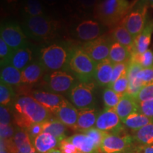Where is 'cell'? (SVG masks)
Wrapping results in <instances>:
<instances>
[{
  "label": "cell",
  "mask_w": 153,
  "mask_h": 153,
  "mask_svg": "<svg viewBox=\"0 0 153 153\" xmlns=\"http://www.w3.org/2000/svg\"><path fill=\"white\" fill-rule=\"evenodd\" d=\"M137 78L145 85L153 82V67L149 68H143L137 74Z\"/></svg>",
  "instance_id": "obj_42"
},
{
  "label": "cell",
  "mask_w": 153,
  "mask_h": 153,
  "mask_svg": "<svg viewBox=\"0 0 153 153\" xmlns=\"http://www.w3.org/2000/svg\"><path fill=\"white\" fill-rule=\"evenodd\" d=\"M106 30V26L99 22L85 20L76 26L75 33L78 39L82 41L89 42L102 36Z\"/></svg>",
  "instance_id": "obj_13"
},
{
  "label": "cell",
  "mask_w": 153,
  "mask_h": 153,
  "mask_svg": "<svg viewBox=\"0 0 153 153\" xmlns=\"http://www.w3.org/2000/svg\"><path fill=\"white\" fill-rule=\"evenodd\" d=\"M68 128L57 118H50L43 123V132L50 133L60 141L67 138Z\"/></svg>",
  "instance_id": "obj_26"
},
{
  "label": "cell",
  "mask_w": 153,
  "mask_h": 153,
  "mask_svg": "<svg viewBox=\"0 0 153 153\" xmlns=\"http://www.w3.org/2000/svg\"><path fill=\"white\" fill-rule=\"evenodd\" d=\"M95 127L108 133H120L125 129L116 109L106 108L99 114Z\"/></svg>",
  "instance_id": "obj_12"
},
{
  "label": "cell",
  "mask_w": 153,
  "mask_h": 153,
  "mask_svg": "<svg viewBox=\"0 0 153 153\" xmlns=\"http://www.w3.org/2000/svg\"><path fill=\"white\" fill-rule=\"evenodd\" d=\"M135 99L137 103L153 99V82L143 86Z\"/></svg>",
  "instance_id": "obj_38"
},
{
  "label": "cell",
  "mask_w": 153,
  "mask_h": 153,
  "mask_svg": "<svg viewBox=\"0 0 153 153\" xmlns=\"http://www.w3.org/2000/svg\"><path fill=\"white\" fill-rule=\"evenodd\" d=\"M145 1L148 3L149 5L153 7V0H145Z\"/></svg>",
  "instance_id": "obj_50"
},
{
  "label": "cell",
  "mask_w": 153,
  "mask_h": 153,
  "mask_svg": "<svg viewBox=\"0 0 153 153\" xmlns=\"http://www.w3.org/2000/svg\"><path fill=\"white\" fill-rule=\"evenodd\" d=\"M143 68L137 61L131 60L127 72V76L129 79V87L127 93L135 98L143 86H145L144 84L137 78V74Z\"/></svg>",
  "instance_id": "obj_18"
},
{
  "label": "cell",
  "mask_w": 153,
  "mask_h": 153,
  "mask_svg": "<svg viewBox=\"0 0 153 153\" xmlns=\"http://www.w3.org/2000/svg\"><path fill=\"white\" fill-rule=\"evenodd\" d=\"M45 72L46 70L40 61L32 62L22 71V84L32 85L39 82L44 77Z\"/></svg>",
  "instance_id": "obj_16"
},
{
  "label": "cell",
  "mask_w": 153,
  "mask_h": 153,
  "mask_svg": "<svg viewBox=\"0 0 153 153\" xmlns=\"http://www.w3.org/2000/svg\"><path fill=\"white\" fill-rule=\"evenodd\" d=\"M67 139L82 153H99L100 152L96 148L93 140L83 133H75L72 136L67 137Z\"/></svg>",
  "instance_id": "obj_23"
},
{
  "label": "cell",
  "mask_w": 153,
  "mask_h": 153,
  "mask_svg": "<svg viewBox=\"0 0 153 153\" xmlns=\"http://www.w3.org/2000/svg\"><path fill=\"white\" fill-rule=\"evenodd\" d=\"M78 114L79 109H77L70 101L65 99L55 116H56L57 119L60 120L67 127L75 131Z\"/></svg>",
  "instance_id": "obj_15"
},
{
  "label": "cell",
  "mask_w": 153,
  "mask_h": 153,
  "mask_svg": "<svg viewBox=\"0 0 153 153\" xmlns=\"http://www.w3.org/2000/svg\"><path fill=\"white\" fill-rule=\"evenodd\" d=\"M112 38L114 41L118 42L128 50L131 53L132 56L135 54V38L122 23L114 27L112 31Z\"/></svg>",
  "instance_id": "obj_17"
},
{
  "label": "cell",
  "mask_w": 153,
  "mask_h": 153,
  "mask_svg": "<svg viewBox=\"0 0 153 153\" xmlns=\"http://www.w3.org/2000/svg\"><path fill=\"white\" fill-rule=\"evenodd\" d=\"M99 113L94 108L79 109L75 131L82 132L95 127Z\"/></svg>",
  "instance_id": "obj_19"
},
{
  "label": "cell",
  "mask_w": 153,
  "mask_h": 153,
  "mask_svg": "<svg viewBox=\"0 0 153 153\" xmlns=\"http://www.w3.org/2000/svg\"><path fill=\"white\" fill-rule=\"evenodd\" d=\"M123 123L125 127L131 130L133 132L141 128L143 126L153 123V119L136 111L128 116L123 120Z\"/></svg>",
  "instance_id": "obj_29"
},
{
  "label": "cell",
  "mask_w": 153,
  "mask_h": 153,
  "mask_svg": "<svg viewBox=\"0 0 153 153\" xmlns=\"http://www.w3.org/2000/svg\"><path fill=\"white\" fill-rule=\"evenodd\" d=\"M114 65L109 59L97 63L94 78L99 86L104 87L110 85L112 78Z\"/></svg>",
  "instance_id": "obj_20"
},
{
  "label": "cell",
  "mask_w": 153,
  "mask_h": 153,
  "mask_svg": "<svg viewBox=\"0 0 153 153\" xmlns=\"http://www.w3.org/2000/svg\"><path fill=\"white\" fill-rule=\"evenodd\" d=\"M108 59L114 64L130 62L132 59V54L123 45H120L118 42L114 41L111 46Z\"/></svg>",
  "instance_id": "obj_28"
},
{
  "label": "cell",
  "mask_w": 153,
  "mask_h": 153,
  "mask_svg": "<svg viewBox=\"0 0 153 153\" xmlns=\"http://www.w3.org/2000/svg\"><path fill=\"white\" fill-rule=\"evenodd\" d=\"M153 34V19L148 21L141 33L135 38V54L140 55L149 49Z\"/></svg>",
  "instance_id": "obj_25"
},
{
  "label": "cell",
  "mask_w": 153,
  "mask_h": 153,
  "mask_svg": "<svg viewBox=\"0 0 153 153\" xmlns=\"http://www.w3.org/2000/svg\"><path fill=\"white\" fill-rule=\"evenodd\" d=\"M96 63L82 48L72 50L68 68L75 74L80 82H89L94 76Z\"/></svg>",
  "instance_id": "obj_5"
},
{
  "label": "cell",
  "mask_w": 153,
  "mask_h": 153,
  "mask_svg": "<svg viewBox=\"0 0 153 153\" xmlns=\"http://www.w3.org/2000/svg\"><path fill=\"white\" fill-rule=\"evenodd\" d=\"M48 91L59 94H68L76 84L75 77L65 70L50 72L43 77Z\"/></svg>",
  "instance_id": "obj_9"
},
{
  "label": "cell",
  "mask_w": 153,
  "mask_h": 153,
  "mask_svg": "<svg viewBox=\"0 0 153 153\" xmlns=\"http://www.w3.org/2000/svg\"><path fill=\"white\" fill-rule=\"evenodd\" d=\"M114 39L103 35L94 41L86 42L81 48L85 51L96 63L109 58L110 49Z\"/></svg>",
  "instance_id": "obj_11"
},
{
  "label": "cell",
  "mask_w": 153,
  "mask_h": 153,
  "mask_svg": "<svg viewBox=\"0 0 153 153\" xmlns=\"http://www.w3.org/2000/svg\"><path fill=\"white\" fill-rule=\"evenodd\" d=\"M30 97L54 115L59 110L65 99L62 94L45 91H33L30 94Z\"/></svg>",
  "instance_id": "obj_14"
},
{
  "label": "cell",
  "mask_w": 153,
  "mask_h": 153,
  "mask_svg": "<svg viewBox=\"0 0 153 153\" xmlns=\"http://www.w3.org/2000/svg\"><path fill=\"white\" fill-rule=\"evenodd\" d=\"M12 106L14 123L21 128L27 129L33 124L43 123L53 115L30 96L18 97Z\"/></svg>",
  "instance_id": "obj_1"
},
{
  "label": "cell",
  "mask_w": 153,
  "mask_h": 153,
  "mask_svg": "<svg viewBox=\"0 0 153 153\" xmlns=\"http://www.w3.org/2000/svg\"><path fill=\"white\" fill-rule=\"evenodd\" d=\"M59 148L62 153H82L67 138L61 141Z\"/></svg>",
  "instance_id": "obj_44"
},
{
  "label": "cell",
  "mask_w": 153,
  "mask_h": 153,
  "mask_svg": "<svg viewBox=\"0 0 153 153\" xmlns=\"http://www.w3.org/2000/svg\"><path fill=\"white\" fill-rule=\"evenodd\" d=\"M50 1H54V0H50Z\"/></svg>",
  "instance_id": "obj_54"
},
{
  "label": "cell",
  "mask_w": 153,
  "mask_h": 153,
  "mask_svg": "<svg viewBox=\"0 0 153 153\" xmlns=\"http://www.w3.org/2000/svg\"><path fill=\"white\" fill-rule=\"evenodd\" d=\"M81 4L85 7H95L98 0H79Z\"/></svg>",
  "instance_id": "obj_47"
},
{
  "label": "cell",
  "mask_w": 153,
  "mask_h": 153,
  "mask_svg": "<svg viewBox=\"0 0 153 153\" xmlns=\"http://www.w3.org/2000/svg\"><path fill=\"white\" fill-rule=\"evenodd\" d=\"M72 51L61 44H52L44 47L40 52L39 61L46 71L54 72L68 68Z\"/></svg>",
  "instance_id": "obj_4"
},
{
  "label": "cell",
  "mask_w": 153,
  "mask_h": 153,
  "mask_svg": "<svg viewBox=\"0 0 153 153\" xmlns=\"http://www.w3.org/2000/svg\"><path fill=\"white\" fill-rule=\"evenodd\" d=\"M135 148H136V147H135ZM135 149H134V150H131V151H129V152H125V153H138L137 152L136 150H135Z\"/></svg>",
  "instance_id": "obj_51"
},
{
  "label": "cell",
  "mask_w": 153,
  "mask_h": 153,
  "mask_svg": "<svg viewBox=\"0 0 153 153\" xmlns=\"http://www.w3.org/2000/svg\"><path fill=\"white\" fill-rule=\"evenodd\" d=\"M33 53L29 48L24 47L14 51L11 55L9 64L22 71L30 63L32 62Z\"/></svg>",
  "instance_id": "obj_24"
},
{
  "label": "cell",
  "mask_w": 153,
  "mask_h": 153,
  "mask_svg": "<svg viewBox=\"0 0 153 153\" xmlns=\"http://www.w3.org/2000/svg\"><path fill=\"white\" fill-rule=\"evenodd\" d=\"M1 81L11 86H19L22 84V71L11 65L6 64L1 66Z\"/></svg>",
  "instance_id": "obj_27"
},
{
  "label": "cell",
  "mask_w": 153,
  "mask_h": 153,
  "mask_svg": "<svg viewBox=\"0 0 153 153\" xmlns=\"http://www.w3.org/2000/svg\"><path fill=\"white\" fill-rule=\"evenodd\" d=\"M0 38L3 40L13 51L27 47L28 36L18 24L12 22L1 23Z\"/></svg>",
  "instance_id": "obj_10"
},
{
  "label": "cell",
  "mask_w": 153,
  "mask_h": 153,
  "mask_svg": "<svg viewBox=\"0 0 153 153\" xmlns=\"http://www.w3.org/2000/svg\"><path fill=\"white\" fill-rule=\"evenodd\" d=\"M99 153H104V152H99Z\"/></svg>",
  "instance_id": "obj_53"
},
{
  "label": "cell",
  "mask_w": 153,
  "mask_h": 153,
  "mask_svg": "<svg viewBox=\"0 0 153 153\" xmlns=\"http://www.w3.org/2000/svg\"><path fill=\"white\" fill-rule=\"evenodd\" d=\"M7 2L9 3H14V2H16L17 0H7Z\"/></svg>",
  "instance_id": "obj_52"
},
{
  "label": "cell",
  "mask_w": 153,
  "mask_h": 153,
  "mask_svg": "<svg viewBox=\"0 0 153 153\" xmlns=\"http://www.w3.org/2000/svg\"><path fill=\"white\" fill-rule=\"evenodd\" d=\"M131 60L137 61L143 68H149L153 67V51L148 49L140 55H134Z\"/></svg>",
  "instance_id": "obj_34"
},
{
  "label": "cell",
  "mask_w": 153,
  "mask_h": 153,
  "mask_svg": "<svg viewBox=\"0 0 153 153\" xmlns=\"http://www.w3.org/2000/svg\"><path fill=\"white\" fill-rule=\"evenodd\" d=\"M26 130L27 131L28 135H29L30 138L31 139L32 142H33L34 139L38 136L40 134L43 133V123L33 124Z\"/></svg>",
  "instance_id": "obj_45"
},
{
  "label": "cell",
  "mask_w": 153,
  "mask_h": 153,
  "mask_svg": "<svg viewBox=\"0 0 153 153\" xmlns=\"http://www.w3.org/2000/svg\"><path fill=\"white\" fill-rule=\"evenodd\" d=\"M82 133H85L87 136L90 137L93 140L96 145V148L98 149L99 151H100V147L103 140L108 134V133H106V132L101 131V130L97 128L96 127H93L90 129H88L87 131L82 132Z\"/></svg>",
  "instance_id": "obj_35"
},
{
  "label": "cell",
  "mask_w": 153,
  "mask_h": 153,
  "mask_svg": "<svg viewBox=\"0 0 153 153\" xmlns=\"http://www.w3.org/2000/svg\"><path fill=\"white\" fill-rule=\"evenodd\" d=\"M11 114L10 109L8 106L1 105L0 106V125H10L11 124Z\"/></svg>",
  "instance_id": "obj_43"
},
{
  "label": "cell",
  "mask_w": 153,
  "mask_h": 153,
  "mask_svg": "<svg viewBox=\"0 0 153 153\" xmlns=\"http://www.w3.org/2000/svg\"><path fill=\"white\" fill-rule=\"evenodd\" d=\"M132 6L128 0H98L94 7V14L106 27H116L122 23Z\"/></svg>",
  "instance_id": "obj_2"
},
{
  "label": "cell",
  "mask_w": 153,
  "mask_h": 153,
  "mask_svg": "<svg viewBox=\"0 0 153 153\" xmlns=\"http://www.w3.org/2000/svg\"><path fill=\"white\" fill-rule=\"evenodd\" d=\"M14 91L12 86L4 82H0V104L2 106H8L14 101Z\"/></svg>",
  "instance_id": "obj_32"
},
{
  "label": "cell",
  "mask_w": 153,
  "mask_h": 153,
  "mask_svg": "<svg viewBox=\"0 0 153 153\" xmlns=\"http://www.w3.org/2000/svg\"><path fill=\"white\" fill-rule=\"evenodd\" d=\"M0 153H10L9 151L6 148L4 143L1 140V149H0Z\"/></svg>",
  "instance_id": "obj_48"
},
{
  "label": "cell",
  "mask_w": 153,
  "mask_h": 153,
  "mask_svg": "<svg viewBox=\"0 0 153 153\" xmlns=\"http://www.w3.org/2000/svg\"><path fill=\"white\" fill-rule=\"evenodd\" d=\"M61 141L50 133H42L34 139L33 145L38 153H47L59 148Z\"/></svg>",
  "instance_id": "obj_22"
},
{
  "label": "cell",
  "mask_w": 153,
  "mask_h": 153,
  "mask_svg": "<svg viewBox=\"0 0 153 153\" xmlns=\"http://www.w3.org/2000/svg\"><path fill=\"white\" fill-rule=\"evenodd\" d=\"M47 153H62V152L60 150V149L55 148V149H53L52 150L49 151V152Z\"/></svg>",
  "instance_id": "obj_49"
},
{
  "label": "cell",
  "mask_w": 153,
  "mask_h": 153,
  "mask_svg": "<svg viewBox=\"0 0 153 153\" xmlns=\"http://www.w3.org/2000/svg\"><path fill=\"white\" fill-rule=\"evenodd\" d=\"M135 150L138 153H153V145H136Z\"/></svg>",
  "instance_id": "obj_46"
},
{
  "label": "cell",
  "mask_w": 153,
  "mask_h": 153,
  "mask_svg": "<svg viewBox=\"0 0 153 153\" xmlns=\"http://www.w3.org/2000/svg\"><path fill=\"white\" fill-rule=\"evenodd\" d=\"M58 27V23L46 15L25 17L23 22V28L27 36L37 41L53 39Z\"/></svg>",
  "instance_id": "obj_3"
},
{
  "label": "cell",
  "mask_w": 153,
  "mask_h": 153,
  "mask_svg": "<svg viewBox=\"0 0 153 153\" xmlns=\"http://www.w3.org/2000/svg\"><path fill=\"white\" fill-rule=\"evenodd\" d=\"M137 112L153 119V99L137 103Z\"/></svg>",
  "instance_id": "obj_40"
},
{
  "label": "cell",
  "mask_w": 153,
  "mask_h": 153,
  "mask_svg": "<svg viewBox=\"0 0 153 153\" xmlns=\"http://www.w3.org/2000/svg\"><path fill=\"white\" fill-rule=\"evenodd\" d=\"M129 63L130 62H123L114 65L112 78L110 85H111V84L114 83V82H116V80L119 79L121 76L127 74Z\"/></svg>",
  "instance_id": "obj_39"
},
{
  "label": "cell",
  "mask_w": 153,
  "mask_h": 153,
  "mask_svg": "<svg viewBox=\"0 0 153 153\" xmlns=\"http://www.w3.org/2000/svg\"><path fill=\"white\" fill-rule=\"evenodd\" d=\"M13 52L14 51L1 38H0V64H1V66L9 64Z\"/></svg>",
  "instance_id": "obj_37"
},
{
  "label": "cell",
  "mask_w": 153,
  "mask_h": 153,
  "mask_svg": "<svg viewBox=\"0 0 153 153\" xmlns=\"http://www.w3.org/2000/svg\"><path fill=\"white\" fill-rule=\"evenodd\" d=\"M149 7L150 5L145 0H135L128 14L122 22L135 40L141 33L148 22Z\"/></svg>",
  "instance_id": "obj_6"
},
{
  "label": "cell",
  "mask_w": 153,
  "mask_h": 153,
  "mask_svg": "<svg viewBox=\"0 0 153 153\" xmlns=\"http://www.w3.org/2000/svg\"><path fill=\"white\" fill-rule=\"evenodd\" d=\"M132 135L124 133H108L101 143L100 152L104 153H125L136 147Z\"/></svg>",
  "instance_id": "obj_8"
},
{
  "label": "cell",
  "mask_w": 153,
  "mask_h": 153,
  "mask_svg": "<svg viewBox=\"0 0 153 153\" xmlns=\"http://www.w3.org/2000/svg\"><path fill=\"white\" fill-rule=\"evenodd\" d=\"M15 128L11 124L10 125H0V135L1 140H9L13 138L15 132Z\"/></svg>",
  "instance_id": "obj_41"
},
{
  "label": "cell",
  "mask_w": 153,
  "mask_h": 153,
  "mask_svg": "<svg viewBox=\"0 0 153 153\" xmlns=\"http://www.w3.org/2000/svg\"><path fill=\"white\" fill-rule=\"evenodd\" d=\"M23 12L25 17L42 16L45 15V9L39 0H26L23 7Z\"/></svg>",
  "instance_id": "obj_31"
},
{
  "label": "cell",
  "mask_w": 153,
  "mask_h": 153,
  "mask_svg": "<svg viewBox=\"0 0 153 153\" xmlns=\"http://www.w3.org/2000/svg\"><path fill=\"white\" fill-rule=\"evenodd\" d=\"M129 87V79L128 78L127 74L124 75L119 79L114 82L111 85H109L108 87L112 89L116 93L119 94L120 95L125 94L128 92V89Z\"/></svg>",
  "instance_id": "obj_36"
},
{
  "label": "cell",
  "mask_w": 153,
  "mask_h": 153,
  "mask_svg": "<svg viewBox=\"0 0 153 153\" xmlns=\"http://www.w3.org/2000/svg\"><path fill=\"white\" fill-rule=\"evenodd\" d=\"M115 109L123 122L128 116L134 112L137 111V102L135 97L126 93L121 97Z\"/></svg>",
  "instance_id": "obj_21"
},
{
  "label": "cell",
  "mask_w": 153,
  "mask_h": 153,
  "mask_svg": "<svg viewBox=\"0 0 153 153\" xmlns=\"http://www.w3.org/2000/svg\"><path fill=\"white\" fill-rule=\"evenodd\" d=\"M131 135L136 145H153V123H150L137 131H133Z\"/></svg>",
  "instance_id": "obj_30"
},
{
  "label": "cell",
  "mask_w": 153,
  "mask_h": 153,
  "mask_svg": "<svg viewBox=\"0 0 153 153\" xmlns=\"http://www.w3.org/2000/svg\"><path fill=\"white\" fill-rule=\"evenodd\" d=\"M94 88L93 82L76 83L68 93L69 100L77 109L94 108L96 102Z\"/></svg>",
  "instance_id": "obj_7"
},
{
  "label": "cell",
  "mask_w": 153,
  "mask_h": 153,
  "mask_svg": "<svg viewBox=\"0 0 153 153\" xmlns=\"http://www.w3.org/2000/svg\"><path fill=\"white\" fill-rule=\"evenodd\" d=\"M123 95L116 93L112 89L108 87L103 91L102 99L106 108H115Z\"/></svg>",
  "instance_id": "obj_33"
}]
</instances>
